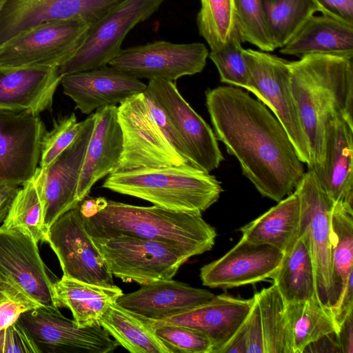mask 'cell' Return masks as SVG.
Returning a JSON list of instances; mask_svg holds the SVG:
<instances>
[{
    "label": "cell",
    "instance_id": "14",
    "mask_svg": "<svg viewBox=\"0 0 353 353\" xmlns=\"http://www.w3.org/2000/svg\"><path fill=\"white\" fill-rule=\"evenodd\" d=\"M144 92L163 111L181 137L190 163L209 173L216 169L223 156L214 132L184 99L175 82L150 79Z\"/></svg>",
    "mask_w": 353,
    "mask_h": 353
},
{
    "label": "cell",
    "instance_id": "24",
    "mask_svg": "<svg viewBox=\"0 0 353 353\" xmlns=\"http://www.w3.org/2000/svg\"><path fill=\"white\" fill-rule=\"evenodd\" d=\"M58 68L0 70V112L39 115L52 108L61 83Z\"/></svg>",
    "mask_w": 353,
    "mask_h": 353
},
{
    "label": "cell",
    "instance_id": "50",
    "mask_svg": "<svg viewBox=\"0 0 353 353\" xmlns=\"http://www.w3.org/2000/svg\"><path fill=\"white\" fill-rule=\"evenodd\" d=\"M107 200L104 197L87 196L79 203V208L84 217H89L103 209L107 203Z\"/></svg>",
    "mask_w": 353,
    "mask_h": 353
},
{
    "label": "cell",
    "instance_id": "18",
    "mask_svg": "<svg viewBox=\"0 0 353 353\" xmlns=\"http://www.w3.org/2000/svg\"><path fill=\"white\" fill-rule=\"evenodd\" d=\"M37 244L29 234L19 228L0 226V272L41 305L58 307L54 282L47 273Z\"/></svg>",
    "mask_w": 353,
    "mask_h": 353
},
{
    "label": "cell",
    "instance_id": "3",
    "mask_svg": "<svg viewBox=\"0 0 353 353\" xmlns=\"http://www.w3.org/2000/svg\"><path fill=\"white\" fill-rule=\"evenodd\" d=\"M84 221L92 238L127 236L157 241L178 246L191 256L210 250L216 236L215 228L201 214L112 200H107L103 209L84 217Z\"/></svg>",
    "mask_w": 353,
    "mask_h": 353
},
{
    "label": "cell",
    "instance_id": "22",
    "mask_svg": "<svg viewBox=\"0 0 353 353\" xmlns=\"http://www.w3.org/2000/svg\"><path fill=\"white\" fill-rule=\"evenodd\" d=\"M321 188L336 202L353 203V121L338 114L327 123L323 159L312 170Z\"/></svg>",
    "mask_w": 353,
    "mask_h": 353
},
{
    "label": "cell",
    "instance_id": "29",
    "mask_svg": "<svg viewBox=\"0 0 353 353\" xmlns=\"http://www.w3.org/2000/svg\"><path fill=\"white\" fill-rule=\"evenodd\" d=\"M272 279L285 303L318 299L315 268L305 232H299Z\"/></svg>",
    "mask_w": 353,
    "mask_h": 353
},
{
    "label": "cell",
    "instance_id": "27",
    "mask_svg": "<svg viewBox=\"0 0 353 353\" xmlns=\"http://www.w3.org/2000/svg\"><path fill=\"white\" fill-rule=\"evenodd\" d=\"M53 288L57 306L68 307L80 327L99 324L109 306L123 294L116 285H95L64 275L54 282Z\"/></svg>",
    "mask_w": 353,
    "mask_h": 353
},
{
    "label": "cell",
    "instance_id": "8",
    "mask_svg": "<svg viewBox=\"0 0 353 353\" xmlns=\"http://www.w3.org/2000/svg\"><path fill=\"white\" fill-rule=\"evenodd\" d=\"M252 93L273 112L286 131L303 163L310 165L307 139L292 95L288 61L268 52L243 49Z\"/></svg>",
    "mask_w": 353,
    "mask_h": 353
},
{
    "label": "cell",
    "instance_id": "12",
    "mask_svg": "<svg viewBox=\"0 0 353 353\" xmlns=\"http://www.w3.org/2000/svg\"><path fill=\"white\" fill-rule=\"evenodd\" d=\"M209 51L202 43H174L156 41L121 49L108 65L137 79H178L200 73Z\"/></svg>",
    "mask_w": 353,
    "mask_h": 353
},
{
    "label": "cell",
    "instance_id": "52",
    "mask_svg": "<svg viewBox=\"0 0 353 353\" xmlns=\"http://www.w3.org/2000/svg\"><path fill=\"white\" fill-rule=\"evenodd\" d=\"M8 281L0 272V282Z\"/></svg>",
    "mask_w": 353,
    "mask_h": 353
},
{
    "label": "cell",
    "instance_id": "41",
    "mask_svg": "<svg viewBox=\"0 0 353 353\" xmlns=\"http://www.w3.org/2000/svg\"><path fill=\"white\" fill-rule=\"evenodd\" d=\"M41 305L9 281L0 282V330L17 321L23 313Z\"/></svg>",
    "mask_w": 353,
    "mask_h": 353
},
{
    "label": "cell",
    "instance_id": "33",
    "mask_svg": "<svg viewBox=\"0 0 353 353\" xmlns=\"http://www.w3.org/2000/svg\"><path fill=\"white\" fill-rule=\"evenodd\" d=\"M276 48L283 47L303 23L319 10L313 0H261Z\"/></svg>",
    "mask_w": 353,
    "mask_h": 353
},
{
    "label": "cell",
    "instance_id": "37",
    "mask_svg": "<svg viewBox=\"0 0 353 353\" xmlns=\"http://www.w3.org/2000/svg\"><path fill=\"white\" fill-rule=\"evenodd\" d=\"M242 39L236 26L226 42L210 50L208 57L216 65L222 83L252 92L250 74L243 55Z\"/></svg>",
    "mask_w": 353,
    "mask_h": 353
},
{
    "label": "cell",
    "instance_id": "46",
    "mask_svg": "<svg viewBox=\"0 0 353 353\" xmlns=\"http://www.w3.org/2000/svg\"><path fill=\"white\" fill-rule=\"evenodd\" d=\"M353 272H352L336 303L331 307L339 326L353 310Z\"/></svg>",
    "mask_w": 353,
    "mask_h": 353
},
{
    "label": "cell",
    "instance_id": "43",
    "mask_svg": "<svg viewBox=\"0 0 353 353\" xmlns=\"http://www.w3.org/2000/svg\"><path fill=\"white\" fill-rule=\"evenodd\" d=\"M145 93V92H144ZM149 110L156 123L175 150L190 163V155L181 137L163 111L145 93Z\"/></svg>",
    "mask_w": 353,
    "mask_h": 353
},
{
    "label": "cell",
    "instance_id": "28",
    "mask_svg": "<svg viewBox=\"0 0 353 353\" xmlns=\"http://www.w3.org/2000/svg\"><path fill=\"white\" fill-rule=\"evenodd\" d=\"M301 206L298 195L292 192L257 219L242 226L243 239L271 245L283 253L298 237Z\"/></svg>",
    "mask_w": 353,
    "mask_h": 353
},
{
    "label": "cell",
    "instance_id": "19",
    "mask_svg": "<svg viewBox=\"0 0 353 353\" xmlns=\"http://www.w3.org/2000/svg\"><path fill=\"white\" fill-rule=\"evenodd\" d=\"M283 252L266 244L243 238L226 254L201 268L203 285L228 289L256 283L272 278Z\"/></svg>",
    "mask_w": 353,
    "mask_h": 353
},
{
    "label": "cell",
    "instance_id": "26",
    "mask_svg": "<svg viewBox=\"0 0 353 353\" xmlns=\"http://www.w3.org/2000/svg\"><path fill=\"white\" fill-rule=\"evenodd\" d=\"M279 52L299 59L313 54L353 57V25L323 14H314Z\"/></svg>",
    "mask_w": 353,
    "mask_h": 353
},
{
    "label": "cell",
    "instance_id": "51",
    "mask_svg": "<svg viewBox=\"0 0 353 353\" xmlns=\"http://www.w3.org/2000/svg\"><path fill=\"white\" fill-rule=\"evenodd\" d=\"M8 0H0V12L4 7L5 4L8 2Z\"/></svg>",
    "mask_w": 353,
    "mask_h": 353
},
{
    "label": "cell",
    "instance_id": "13",
    "mask_svg": "<svg viewBox=\"0 0 353 353\" xmlns=\"http://www.w3.org/2000/svg\"><path fill=\"white\" fill-rule=\"evenodd\" d=\"M64 276L103 286L115 285L99 250L88 232L79 205L51 225L48 241Z\"/></svg>",
    "mask_w": 353,
    "mask_h": 353
},
{
    "label": "cell",
    "instance_id": "42",
    "mask_svg": "<svg viewBox=\"0 0 353 353\" xmlns=\"http://www.w3.org/2000/svg\"><path fill=\"white\" fill-rule=\"evenodd\" d=\"M0 353H41V352L17 321L0 330Z\"/></svg>",
    "mask_w": 353,
    "mask_h": 353
},
{
    "label": "cell",
    "instance_id": "32",
    "mask_svg": "<svg viewBox=\"0 0 353 353\" xmlns=\"http://www.w3.org/2000/svg\"><path fill=\"white\" fill-rule=\"evenodd\" d=\"M99 324L131 353H170L150 326L117 303L109 306Z\"/></svg>",
    "mask_w": 353,
    "mask_h": 353
},
{
    "label": "cell",
    "instance_id": "30",
    "mask_svg": "<svg viewBox=\"0 0 353 353\" xmlns=\"http://www.w3.org/2000/svg\"><path fill=\"white\" fill-rule=\"evenodd\" d=\"M285 316L290 353H303L308 345L339 330L331 308L317 298L285 303Z\"/></svg>",
    "mask_w": 353,
    "mask_h": 353
},
{
    "label": "cell",
    "instance_id": "20",
    "mask_svg": "<svg viewBox=\"0 0 353 353\" xmlns=\"http://www.w3.org/2000/svg\"><path fill=\"white\" fill-rule=\"evenodd\" d=\"M61 84L63 93L74 102L75 109L85 114L119 105L147 88L139 79L110 65L64 75Z\"/></svg>",
    "mask_w": 353,
    "mask_h": 353
},
{
    "label": "cell",
    "instance_id": "49",
    "mask_svg": "<svg viewBox=\"0 0 353 353\" xmlns=\"http://www.w3.org/2000/svg\"><path fill=\"white\" fill-rule=\"evenodd\" d=\"M342 353H353V319L350 313L340 324L338 332Z\"/></svg>",
    "mask_w": 353,
    "mask_h": 353
},
{
    "label": "cell",
    "instance_id": "21",
    "mask_svg": "<svg viewBox=\"0 0 353 353\" xmlns=\"http://www.w3.org/2000/svg\"><path fill=\"white\" fill-rule=\"evenodd\" d=\"M254 301V296L244 299L227 294L215 295L205 303L163 319L138 316L148 324L176 325L199 331L212 342L213 353H218L244 321Z\"/></svg>",
    "mask_w": 353,
    "mask_h": 353
},
{
    "label": "cell",
    "instance_id": "35",
    "mask_svg": "<svg viewBox=\"0 0 353 353\" xmlns=\"http://www.w3.org/2000/svg\"><path fill=\"white\" fill-rule=\"evenodd\" d=\"M263 329L265 353H290L285 303L274 284L254 294Z\"/></svg>",
    "mask_w": 353,
    "mask_h": 353
},
{
    "label": "cell",
    "instance_id": "16",
    "mask_svg": "<svg viewBox=\"0 0 353 353\" xmlns=\"http://www.w3.org/2000/svg\"><path fill=\"white\" fill-rule=\"evenodd\" d=\"M125 0H8L0 12V45L39 25L77 20L90 26Z\"/></svg>",
    "mask_w": 353,
    "mask_h": 353
},
{
    "label": "cell",
    "instance_id": "44",
    "mask_svg": "<svg viewBox=\"0 0 353 353\" xmlns=\"http://www.w3.org/2000/svg\"><path fill=\"white\" fill-rule=\"evenodd\" d=\"M245 321L247 323V353H265L259 308L255 296L251 310L245 318Z\"/></svg>",
    "mask_w": 353,
    "mask_h": 353
},
{
    "label": "cell",
    "instance_id": "9",
    "mask_svg": "<svg viewBox=\"0 0 353 353\" xmlns=\"http://www.w3.org/2000/svg\"><path fill=\"white\" fill-rule=\"evenodd\" d=\"M165 0H125L91 25L74 54L57 69L63 77L105 65L121 50L128 32L150 18Z\"/></svg>",
    "mask_w": 353,
    "mask_h": 353
},
{
    "label": "cell",
    "instance_id": "4",
    "mask_svg": "<svg viewBox=\"0 0 353 353\" xmlns=\"http://www.w3.org/2000/svg\"><path fill=\"white\" fill-rule=\"evenodd\" d=\"M102 187L168 210L201 214L223 192L214 175L189 163L112 173Z\"/></svg>",
    "mask_w": 353,
    "mask_h": 353
},
{
    "label": "cell",
    "instance_id": "1",
    "mask_svg": "<svg viewBox=\"0 0 353 353\" xmlns=\"http://www.w3.org/2000/svg\"><path fill=\"white\" fill-rule=\"evenodd\" d=\"M205 103L216 138L257 191L276 202L291 194L305 172L303 163L267 107L232 85L208 89Z\"/></svg>",
    "mask_w": 353,
    "mask_h": 353
},
{
    "label": "cell",
    "instance_id": "15",
    "mask_svg": "<svg viewBox=\"0 0 353 353\" xmlns=\"http://www.w3.org/2000/svg\"><path fill=\"white\" fill-rule=\"evenodd\" d=\"M294 192L301 206L299 232H305L309 239L317 296L323 305L330 308L331 216L334 202L321 188L311 170L304 172Z\"/></svg>",
    "mask_w": 353,
    "mask_h": 353
},
{
    "label": "cell",
    "instance_id": "36",
    "mask_svg": "<svg viewBox=\"0 0 353 353\" xmlns=\"http://www.w3.org/2000/svg\"><path fill=\"white\" fill-rule=\"evenodd\" d=\"M196 17L199 34L210 50L221 47L235 26L233 0H200Z\"/></svg>",
    "mask_w": 353,
    "mask_h": 353
},
{
    "label": "cell",
    "instance_id": "17",
    "mask_svg": "<svg viewBox=\"0 0 353 353\" xmlns=\"http://www.w3.org/2000/svg\"><path fill=\"white\" fill-rule=\"evenodd\" d=\"M46 131L39 115L0 112V183L21 186L33 177Z\"/></svg>",
    "mask_w": 353,
    "mask_h": 353
},
{
    "label": "cell",
    "instance_id": "11",
    "mask_svg": "<svg viewBox=\"0 0 353 353\" xmlns=\"http://www.w3.org/2000/svg\"><path fill=\"white\" fill-rule=\"evenodd\" d=\"M41 353H109L119 344L99 324L80 327L59 307L41 305L18 319Z\"/></svg>",
    "mask_w": 353,
    "mask_h": 353
},
{
    "label": "cell",
    "instance_id": "38",
    "mask_svg": "<svg viewBox=\"0 0 353 353\" xmlns=\"http://www.w3.org/2000/svg\"><path fill=\"white\" fill-rule=\"evenodd\" d=\"M234 23L242 41L261 51L276 48L265 17L261 0H233Z\"/></svg>",
    "mask_w": 353,
    "mask_h": 353
},
{
    "label": "cell",
    "instance_id": "48",
    "mask_svg": "<svg viewBox=\"0 0 353 353\" xmlns=\"http://www.w3.org/2000/svg\"><path fill=\"white\" fill-rule=\"evenodd\" d=\"M20 185L0 183V226L4 222Z\"/></svg>",
    "mask_w": 353,
    "mask_h": 353
},
{
    "label": "cell",
    "instance_id": "39",
    "mask_svg": "<svg viewBox=\"0 0 353 353\" xmlns=\"http://www.w3.org/2000/svg\"><path fill=\"white\" fill-rule=\"evenodd\" d=\"M146 324L170 353H213L212 342L199 331L176 325Z\"/></svg>",
    "mask_w": 353,
    "mask_h": 353
},
{
    "label": "cell",
    "instance_id": "7",
    "mask_svg": "<svg viewBox=\"0 0 353 353\" xmlns=\"http://www.w3.org/2000/svg\"><path fill=\"white\" fill-rule=\"evenodd\" d=\"M117 115L123 150L112 173L189 163L175 150L156 123L144 92L119 104Z\"/></svg>",
    "mask_w": 353,
    "mask_h": 353
},
{
    "label": "cell",
    "instance_id": "47",
    "mask_svg": "<svg viewBox=\"0 0 353 353\" xmlns=\"http://www.w3.org/2000/svg\"><path fill=\"white\" fill-rule=\"evenodd\" d=\"M218 353H247V323L245 319Z\"/></svg>",
    "mask_w": 353,
    "mask_h": 353
},
{
    "label": "cell",
    "instance_id": "2",
    "mask_svg": "<svg viewBox=\"0 0 353 353\" xmlns=\"http://www.w3.org/2000/svg\"><path fill=\"white\" fill-rule=\"evenodd\" d=\"M290 84L314 170L322 163L326 128L353 113V57L313 54L290 61Z\"/></svg>",
    "mask_w": 353,
    "mask_h": 353
},
{
    "label": "cell",
    "instance_id": "31",
    "mask_svg": "<svg viewBox=\"0 0 353 353\" xmlns=\"http://www.w3.org/2000/svg\"><path fill=\"white\" fill-rule=\"evenodd\" d=\"M330 308L336 303L353 272V209L343 202L334 204L331 216Z\"/></svg>",
    "mask_w": 353,
    "mask_h": 353
},
{
    "label": "cell",
    "instance_id": "40",
    "mask_svg": "<svg viewBox=\"0 0 353 353\" xmlns=\"http://www.w3.org/2000/svg\"><path fill=\"white\" fill-rule=\"evenodd\" d=\"M81 127L74 113L60 117L54 121L53 127L46 131L41 141L39 167L48 166L74 141Z\"/></svg>",
    "mask_w": 353,
    "mask_h": 353
},
{
    "label": "cell",
    "instance_id": "5",
    "mask_svg": "<svg viewBox=\"0 0 353 353\" xmlns=\"http://www.w3.org/2000/svg\"><path fill=\"white\" fill-rule=\"evenodd\" d=\"M111 274L140 285L172 279L191 255L164 242L127 236L92 238Z\"/></svg>",
    "mask_w": 353,
    "mask_h": 353
},
{
    "label": "cell",
    "instance_id": "23",
    "mask_svg": "<svg viewBox=\"0 0 353 353\" xmlns=\"http://www.w3.org/2000/svg\"><path fill=\"white\" fill-rule=\"evenodd\" d=\"M209 290L172 279L145 285L123 294L117 303L132 313L150 320H161L190 310L212 299Z\"/></svg>",
    "mask_w": 353,
    "mask_h": 353
},
{
    "label": "cell",
    "instance_id": "34",
    "mask_svg": "<svg viewBox=\"0 0 353 353\" xmlns=\"http://www.w3.org/2000/svg\"><path fill=\"white\" fill-rule=\"evenodd\" d=\"M1 227L19 228L37 243L48 241L49 229L45 223L43 205L33 178L21 186Z\"/></svg>",
    "mask_w": 353,
    "mask_h": 353
},
{
    "label": "cell",
    "instance_id": "6",
    "mask_svg": "<svg viewBox=\"0 0 353 353\" xmlns=\"http://www.w3.org/2000/svg\"><path fill=\"white\" fill-rule=\"evenodd\" d=\"M90 25L77 20L43 23L0 45V70L59 68L83 41Z\"/></svg>",
    "mask_w": 353,
    "mask_h": 353
},
{
    "label": "cell",
    "instance_id": "25",
    "mask_svg": "<svg viewBox=\"0 0 353 353\" xmlns=\"http://www.w3.org/2000/svg\"><path fill=\"white\" fill-rule=\"evenodd\" d=\"M96 120L82 166L77 196L79 202L88 196L92 186L112 174L123 150V137L118 121L117 106L95 111Z\"/></svg>",
    "mask_w": 353,
    "mask_h": 353
},
{
    "label": "cell",
    "instance_id": "45",
    "mask_svg": "<svg viewBox=\"0 0 353 353\" xmlns=\"http://www.w3.org/2000/svg\"><path fill=\"white\" fill-rule=\"evenodd\" d=\"M319 12L353 25V0H313Z\"/></svg>",
    "mask_w": 353,
    "mask_h": 353
},
{
    "label": "cell",
    "instance_id": "10",
    "mask_svg": "<svg viewBox=\"0 0 353 353\" xmlns=\"http://www.w3.org/2000/svg\"><path fill=\"white\" fill-rule=\"evenodd\" d=\"M95 120L94 112L81 121L72 143L48 166L43 169L38 167L32 177L48 229L59 217L80 203L77 196V186Z\"/></svg>",
    "mask_w": 353,
    "mask_h": 353
}]
</instances>
